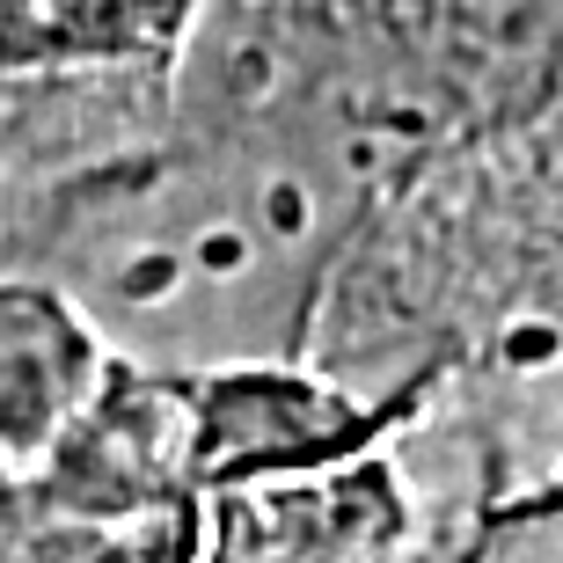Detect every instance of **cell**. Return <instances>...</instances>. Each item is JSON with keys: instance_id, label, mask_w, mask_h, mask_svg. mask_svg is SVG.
Returning a JSON list of instances; mask_svg holds the SVG:
<instances>
[{"instance_id": "1", "label": "cell", "mask_w": 563, "mask_h": 563, "mask_svg": "<svg viewBox=\"0 0 563 563\" xmlns=\"http://www.w3.org/2000/svg\"><path fill=\"white\" fill-rule=\"evenodd\" d=\"M556 352V336L549 330H527V336H512V358H520V366H534V358H549Z\"/></svg>"}]
</instances>
